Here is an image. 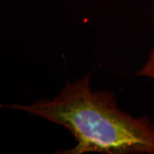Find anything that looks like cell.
Segmentation results:
<instances>
[{
	"mask_svg": "<svg viewBox=\"0 0 154 154\" xmlns=\"http://www.w3.org/2000/svg\"><path fill=\"white\" fill-rule=\"evenodd\" d=\"M137 76L148 77L154 80V47L152 50L146 63L136 74Z\"/></svg>",
	"mask_w": 154,
	"mask_h": 154,
	"instance_id": "cell-2",
	"label": "cell"
},
{
	"mask_svg": "<svg viewBox=\"0 0 154 154\" xmlns=\"http://www.w3.org/2000/svg\"><path fill=\"white\" fill-rule=\"evenodd\" d=\"M1 106L66 128L76 144L57 153L154 154L153 123L147 116L134 117L120 110L113 92L93 91L90 75L67 82L54 99Z\"/></svg>",
	"mask_w": 154,
	"mask_h": 154,
	"instance_id": "cell-1",
	"label": "cell"
}]
</instances>
